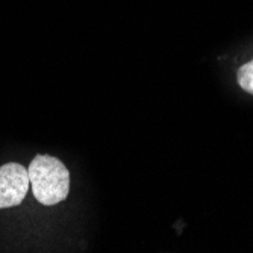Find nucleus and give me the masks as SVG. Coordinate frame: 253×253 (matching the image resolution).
<instances>
[{
    "label": "nucleus",
    "mask_w": 253,
    "mask_h": 253,
    "mask_svg": "<svg viewBox=\"0 0 253 253\" xmlns=\"http://www.w3.org/2000/svg\"><path fill=\"white\" fill-rule=\"evenodd\" d=\"M34 197L45 206L64 202L70 193V173L50 155H37L28 169Z\"/></svg>",
    "instance_id": "nucleus-1"
},
{
    "label": "nucleus",
    "mask_w": 253,
    "mask_h": 253,
    "mask_svg": "<svg viewBox=\"0 0 253 253\" xmlns=\"http://www.w3.org/2000/svg\"><path fill=\"white\" fill-rule=\"evenodd\" d=\"M238 85L249 94H253V61L241 65L237 72Z\"/></svg>",
    "instance_id": "nucleus-3"
},
{
    "label": "nucleus",
    "mask_w": 253,
    "mask_h": 253,
    "mask_svg": "<svg viewBox=\"0 0 253 253\" xmlns=\"http://www.w3.org/2000/svg\"><path fill=\"white\" fill-rule=\"evenodd\" d=\"M31 180L21 164L9 163L0 167V210L18 206L25 200Z\"/></svg>",
    "instance_id": "nucleus-2"
}]
</instances>
